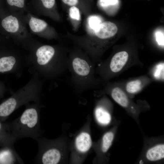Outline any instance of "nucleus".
Wrapping results in <instances>:
<instances>
[{"instance_id": "obj_1", "label": "nucleus", "mask_w": 164, "mask_h": 164, "mask_svg": "<svg viewBox=\"0 0 164 164\" xmlns=\"http://www.w3.org/2000/svg\"><path fill=\"white\" fill-rule=\"evenodd\" d=\"M26 50L29 52L26 58L27 64L30 66L31 72L39 77L44 80L55 79L67 69L68 59L56 47L42 44L35 40Z\"/></svg>"}, {"instance_id": "obj_2", "label": "nucleus", "mask_w": 164, "mask_h": 164, "mask_svg": "<svg viewBox=\"0 0 164 164\" xmlns=\"http://www.w3.org/2000/svg\"><path fill=\"white\" fill-rule=\"evenodd\" d=\"M95 65L92 61L79 54H74L68 59L70 84L77 92L95 88L101 84L102 81L96 76Z\"/></svg>"}, {"instance_id": "obj_3", "label": "nucleus", "mask_w": 164, "mask_h": 164, "mask_svg": "<svg viewBox=\"0 0 164 164\" xmlns=\"http://www.w3.org/2000/svg\"><path fill=\"white\" fill-rule=\"evenodd\" d=\"M41 107L40 101L27 103L21 115L8 124L16 141L25 137L36 140L42 136L39 121Z\"/></svg>"}, {"instance_id": "obj_4", "label": "nucleus", "mask_w": 164, "mask_h": 164, "mask_svg": "<svg viewBox=\"0 0 164 164\" xmlns=\"http://www.w3.org/2000/svg\"><path fill=\"white\" fill-rule=\"evenodd\" d=\"M29 81L0 104V118H6L17 109L30 102L40 101L44 81L33 73Z\"/></svg>"}, {"instance_id": "obj_5", "label": "nucleus", "mask_w": 164, "mask_h": 164, "mask_svg": "<svg viewBox=\"0 0 164 164\" xmlns=\"http://www.w3.org/2000/svg\"><path fill=\"white\" fill-rule=\"evenodd\" d=\"M23 14L10 12L6 9L1 13L0 33L26 50L35 39L28 30Z\"/></svg>"}, {"instance_id": "obj_6", "label": "nucleus", "mask_w": 164, "mask_h": 164, "mask_svg": "<svg viewBox=\"0 0 164 164\" xmlns=\"http://www.w3.org/2000/svg\"><path fill=\"white\" fill-rule=\"evenodd\" d=\"M38 152L34 159L37 164H56L60 163L62 154L56 141H50L41 137L36 138Z\"/></svg>"}, {"instance_id": "obj_7", "label": "nucleus", "mask_w": 164, "mask_h": 164, "mask_svg": "<svg viewBox=\"0 0 164 164\" xmlns=\"http://www.w3.org/2000/svg\"><path fill=\"white\" fill-rule=\"evenodd\" d=\"M5 45L0 46V73L20 72L27 63L18 51Z\"/></svg>"}, {"instance_id": "obj_8", "label": "nucleus", "mask_w": 164, "mask_h": 164, "mask_svg": "<svg viewBox=\"0 0 164 164\" xmlns=\"http://www.w3.org/2000/svg\"><path fill=\"white\" fill-rule=\"evenodd\" d=\"M22 16L32 33L47 38H53L55 36V33L53 29L44 20L29 11L23 14Z\"/></svg>"}, {"instance_id": "obj_9", "label": "nucleus", "mask_w": 164, "mask_h": 164, "mask_svg": "<svg viewBox=\"0 0 164 164\" xmlns=\"http://www.w3.org/2000/svg\"><path fill=\"white\" fill-rule=\"evenodd\" d=\"M27 5L28 11L37 17L45 15L57 18L56 0H30Z\"/></svg>"}, {"instance_id": "obj_10", "label": "nucleus", "mask_w": 164, "mask_h": 164, "mask_svg": "<svg viewBox=\"0 0 164 164\" xmlns=\"http://www.w3.org/2000/svg\"><path fill=\"white\" fill-rule=\"evenodd\" d=\"M152 79L148 77L143 76L130 80L125 84L124 90L130 94H135L142 90L151 82Z\"/></svg>"}, {"instance_id": "obj_11", "label": "nucleus", "mask_w": 164, "mask_h": 164, "mask_svg": "<svg viewBox=\"0 0 164 164\" xmlns=\"http://www.w3.org/2000/svg\"><path fill=\"white\" fill-rule=\"evenodd\" d=\"M117 31V27L114 23L105 21L100 24L95 28V34L99 39H106L114 36Z\"/></svg>"}, {"instance_id": "obj_12", "label": "nucleus", "mask_w": 164, "mask_h": 164, "mask_svg": "<svg viewBox=\"0 0 164 164\" xmlns=\"http://www.w3.org/2000/svg\"><path fill=\"white\" fill-rule=\"evenodd\" d=\"M0 163L23 164V162L14 148L6 147L0 151Z\"/></svg>"}, {"instance_id": "obj_13", "label": "nucleus", "mask_w": 164, "mask_h": 164, "mask_svg": "<svg viewBox=\"0 0 164 164\" xmlns=\"http://www.w3.org/2000/svg\"><path fill=\"white\" fill-rule=\"evenodd\" d=\"M75 145L79 152L85 153L87 152L92 145V140L90 135L86 132L80 133L76 138Z\"/></svg>"}, {"instance_id": "obj_14", "label": "nucleus", "mask_w": 164, "mask_h": 164, "mask_svg": "<svg viewBox=\"0 0 164 164\" xmlns=\"http://www.w3.org/2000/svg\"><path fill=\"white\" fill-rule=\"evenodd\" d=\"M6 10L12 12L24 14L28 12L26 0H4Z\"/></svg>"}, {"instance_id": "obj_15", "label": "nucleus", "mask_w": 164, "mask_h": 164, "mask_svg": "<svg viewBox=\"0 0 164 164\" xmlns=\"http://www.w3.org/2000/svg\"><path fill=\"white\" fill-rule=\"evenodd\" d=\"M95 118L97 121L103 125L109 124L111 119V116L108 110L104 107L97 106L94 110Z\"/></svg>"}, {"instance_id": "obj_16", "label": "nucleus", "mask_w": 164, "mask_h": 164, "mask_svg": "<svg viewBox=\"0 0 164 164\" xmlns=\"http://www.w3.org/2000/svg\"><path fill=\"white\" fill-rule=\"evenodd\" d=\"M146 157L151 161H157L163 158L164 144H159L149 149L146 153Z\"/></svg>"}, {"instance_id": "obj_17", "label": "nucleus", "mask_w": 164, "mask_h": 164, "mask_svg": "<svg viewBox=\"0 0 164 164\" xmlns=\"http://www.w3.org/2000/svg\"><path fill=\"white\" fill-rule=\"evenodd\" d=\"M163 62L159 63L155 65L152 69L151 74L153 79L157 80H164Z\"/></svg>"}, {"instance_id": "obj_18", "label": "nucleus", "mask_w": 164, "mask_h": 164, "mask_svg": "<svg viewBox=\"0 0 164 164\" xmlns=\"http://www.w3.org/2000/svg\"><path fill=\"white\" fill-rule=\"evenodd\" d=\"M114 138L112 132H108L103 136L102 140V150L103 152H106L111 146Z\"/></svg>"}, {"instance_id": "obj_19", "label": "nucleus", "mask_w": 164, "mask_h": 164, "mask_svg": "<svg viewBox=\"0 0 164 164\" xmlns=\"http://www.w3.org/2000/svg\"><path fill=\"white\" fill-rule=\"evenodd\" d=\"M69 15L70 17L73 19L80 20V11L77 6L70 7L69 9Z\"/></svg>"}, {"instance_id": "obj_20", "label": "nucleus", "mask_w": 164, "mask_h": 164, "mask_svg": "<svg viewBox=\"0 0 164 164\" xmlns=\"http://www.w3.org/2000/svg\"><path fill=\"white\" fill-rule=\"evenodd\" d=\"M61 1L63 3L70 7L73 6H77L80 2V0H61Z\"/></svg>"}, {"instance_id": "obj_21", "label": "nucleus", "mask_w": 164, "mask_h": 164, "mask_svg": "<svg viewBox=\"0 0 164 164\" xmlns=\"http://www.w3.org/2000/svg\"><path fill=\"white\" fill-rule=\"evenodd\" d=\"M118 0H100L101 4L103 6L114 5L117 3Z\"/></svg>"}, {"instance_id": "obj_22", "label": "nucleus", "mask_w": 164, "mask_h": 164, "mask_svg": "<svg viewBox=\"0 0 164 164\" xmlns=\"http://www.w3.org/2000/svg\"><path fill=\"white\" fill-rule=\"evenodd\" d=\"M156 40L159 45H164L163 35L160 32L156 34Z\"/></svg>"}, {"instance_id": "obj_23", "label": "nucleus", "mask_w": 164, "mask_h": 164, "mask_svg": "<svg viewBox=\"0 0 164 164\" xmlns=\"http://www.w3.org/2000/svg\"><path fill=\"white\" fill-rule=\"evenodd\" d=\"M6 90V87L4 83L0 81V97L3 95Z\"/></svg>"}, {"instance_id": "obj_24", "label": "nucleus", "mask_w": 164, "mask_h": 164, "mask_svg": "<svg viewBox=\"0 0 164 164\" xmlns=\"http://www.w3.org/2000/svg\"><path fill=\"white\" fill-rule=\"evenodd\" d=\"M4 0H0V14L6 10Z\"/></svg>"}, {"instance_id": "obj_25", "label": "nucleus", "mask_w": 164, "mask_h": 164, "mask_svg": "<svg viewBox=\"0 0 164 164\" xmlns=\"http://www.w3.org/2000/svg\"><path fill=\"white\" fill-rule=\"evenodd\" d=\"M91 19L90 21V24L91 27H94V25H95L96 24L97 22V19L96 18H92Z\"/></svg>"}, {"instance_id": "obj_26", "label": "nucleus", "mask_w": 164, "mask_h": 164, "mask_svg": "<svg viewBox=\"0 0 164 164\" xmlns=\"http://www.w3.org/2000/svg\"><path fill=\"white\" fill-rule=\"evenodd\" d=\"M5 37L0 35V46L4 45L6 43V39Z\"/></svg>"}, {"instance_id": "obj_27", "label": "nucleus", "mask_w": 164, "mask_h": 164, "mask_svg": "<svg viewBox=\"0 0 164 164\" xmlns=\"http://www.w3.org/2000/svg\"><path fill=\"white\" fill-rule=\"evenodd\" d=\"M143 162H142V160H141L139 163H140V164H142V163Z\"/></svg>"}]
</instances>
